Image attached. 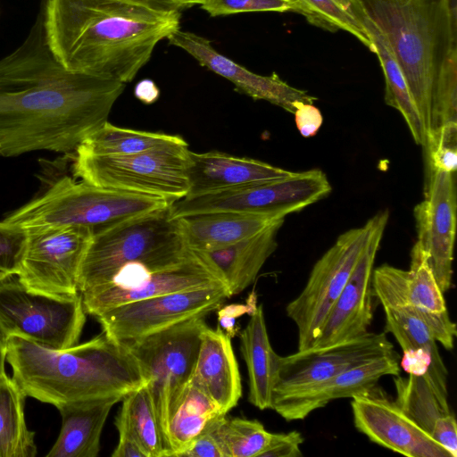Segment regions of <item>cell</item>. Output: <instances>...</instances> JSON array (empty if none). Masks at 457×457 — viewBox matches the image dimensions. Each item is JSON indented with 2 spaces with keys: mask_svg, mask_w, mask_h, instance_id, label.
I'll use <instances>...</instances> for the list:
<instances>
[{
  "mask_svg": "<svg viewBox=\"0 0 457 457\" xmlns=\"http://www.w3.org/2000/svg\"><path fill=\"white\" fill-rule=\"evenodd\" d=\"M125 87L62 66L47 44L42 6L24 41L0 59V156L71 154L107 121Z\"/></svg>",
  "mask_w": 457,
  "mask_h": 457,
  "instance_id": "1",
  "label": "cell"
},
{
  "mask_svg": "<svg viewBox=\"0 0 457 457\" xmlns=\"http://www.w3.org/2000/svg\"><path fill=\"white\" fill-rule=\"evenodd\" d=\"M43 12L47 44L62 66L125 84L180 21V12H157L125 0H46Z\"/></svg>",
  "mask_w": 457,
  "mask_h": 457,
  "instance_id": "2",
  "label": "cell"
},
{
  "mask_svg": "<svg viewBox=\"0 0 457 457\" xmlns=\"http://www.w3.org/2000/svg\"><path fill=\"white\" fill-rule=\"evenodd\" d=\"M12 378L26 396L62 404L123 398L147 384L127 348L103 332L85 343L54 350L21 336L6 339Z\"/></svg>",
  "mask_w": 457,
  "mask_h": 457,
  "instance_id": "3",
  "label": "cell"
},
{
  "mask_svg": "<svg viewBox=\"0 0 457 457\" xmlns=\"http://www.w3.org/2000/svg\"><path fill=\"white\" fill-rule=\"evenodd\" d=\"M381 33L406 80L427 132L436 88L457 81L453 0H350Z\"/></svg>",
  "mask_w": 457,
  "mask_h": 457,
  "instance_id": "4",
  "label": "cell"
},
{
  "mask_svg": "<svg viewBox=\"0 0 457 457\" xmlns=\"http://www.w3.org/2000/svg\"><path fill=\"white\" fill-rule=\"evenodd\" d=\"M172 203L162 197L96 187L64 174L48 180L44 190L4 220L24 229L87 227L95 234Z\"/></svg>",
  "mask_w": 457,
  "mask_h": 457,
  "instance_id": "5",
  "label": "cell"
},
{
  "mask_svg": "<svg viewBox=\"0 0 457 457\" xmlns=\"http://www.w3.org/2000/svg\"><path fill=\"white\" fill-rule=\"evenodd\" d=\"M189 250L170 205L128 220L93 234L78 274L79 293L102 285L126 264L170 266L182 261Z\"/></svg>",
  "mask_w": 457,
  "mask_h": 457,
  "instance_id": "6",
  "label": "cell"
},
{
  "mask_svg": "<svg viewBox=\"0 0 457 457\" xmlns=\"http://www.w3.org/2000/svg\"><path fill=\"white\" fill-rule=\"evenodd\" d=\"M204 317H194L121 343L147 380L146 388L165 443L170 420L191 381L201 334L207 326Z\"/></svg>",
  "mask_w": 457,
  "mask_h": 457,
  "instance_id": "7",
  "label": "cell"
},
{
  "mask_svg": "<svg viewBox=\"0 0 457 457\" xmlns=\"http://www.w3.org/2000/svg\"><path fill=\"white\" fill-rule=\"evenodd\" d=\"M188 145L126 155L72 152V177L91 185L176 201L188 192Z\"/></svg>",
  "mask_w": 457,
  "mask_h": 457,
  "instance_id": "8",
  "label": "cell"
},
{
  "mask_svg": "<svg viewBox=\"0 0 457 457\" xmlns=\"http://www.w3.org/2000/svg\"><path fill=\"white\" fill-rule=\"evenodd\" d=\"M86 322L81 295H54L26 287L12 275L0 282V328L41 346L62 350L78 344Z\"/></svg>",
  "mask_w": 457,
  "mask_h": 457,
  "instance_id": "9",
  "label": "cell"
},
{
  "mask_svg": "<svg viewBox=\"0 0 457 457\" xmlns=\"http://www.w3.org/2000/svg\"><path fill=\"white\" fill-rule=\"evenodd\" d=\"M215 284L227 285L206 253L190 249L182 261L170 266L126 264L107 281L80 295L86 313L96 318L131 302Z\"/></svg>",
  "mask_w": 457,
  "mask_h": 457,
  "instance_id": "10",
  "label": "cell"
},
{
  "mask_svg": "<svg viewBox=\"0 0 457 457\" xmlns=\"http://www.w3.org/2000/svg\"><path fill=\"white\" fill-rule=\"evenodd\" d=\"M327 175L319 169L289 177L195 197L185 196L170 205V215L182 218L216 212H240L284 218L315 204L331 192Z\"/></svg>",
  "mask_w": 457,
  "mask_h": 457,
  "instance_id": "11",
  "label": "cell"
},
{
  "mask_svg": "<svg viewBox=\"0 0 457 457\" xmlns=\"http://www.w3.org/2000/svg\"><path fill=\"white\" fill-rule=\"evenodd\" d=\"M369 226L341 234L316 262L301 293L286 307L297 328V350L312 346L364 247Z\"/></svg>",
  "mask_w": 457,
  "mask_h": 457,
  "instance_id": "12",
  "label": "cell"
},
{
  "mask_svg": "<svg viewBox=\"0 0 457 457\" xmlns=\"http://www.w3.org/2000/svg\"><path fill=\"white\" fill-rule=\"evenodd\" d=\"M17 277L29 289L54 295L79 294L78 274L93 231L87 227L27 228Z\"/></svg>",
  "mask_w": 457,
  "mask_h": 457,
  "instance_id": "13",
  "label": "cell"
},
{
  "mask_svg": "<svg viewBox=\"0 0 457 457\" xmlns=\"http://www.w3.org/2000/svg\"><path fill=\"white\" fill-rule=\"evenodd\" d=\"M231 297L225 284L181 290L131 302L96 317L103 333L124 343L197 316H206Z\"/></svg>",
  "mask_w": 457,
  "mask_h": 457,
  "instance_id": "14",
  "label": "cell"
},
{
  "mask_svg": "<svg viewBox=\"0 0 457 457\" xmlns=\"http://www.w3.org/2000/svg\"><path fill=\"white\" fill-rule=\"evenodd\" d=\"M388 218L389 212L383 210L367 220L369 229L362 252L311 348L331 346L369 332L373 320L372 272Z\"/></svg>",
  "mask_w": 457,
  "mask_h": 457,
  "instance_id": "15",
  "label": "cell"
},
{
  "mask_svg": "<svg viewBox=\"0 0 457 457\" xmlns=\"http://www.w3.org/2000/svg\"><path fill=\"white\" fill-rule=\"evenodd\" d=\"M395 352L384 332L367 334L324 348H309L278 357L273 397L327 381L341 372Z\"/></svg>",
  "mask_w": 457,
  "mask_h": 457,
  "instance_id": "16",
  "label": "cell"
},
{
  "mask_svg": "<svg viewBox=\"0 0 457 457\" xmlns=\"http://www.w3.org/2000/svg\"><path fill=\"white\" fill-rule=\"evenodd\" d=\"M456 205L455 172L429 170L425 198L413 210L416 242L426 252L444 294L451 288L453 280Z\"/></svg>",
  "mask_w": 457,
  "mask_h": 457,
  "instance_id": "17",
  "label": "cell"
},
{
  "mask_svg": "<svg viewBox=\"0 0 457 457\" xmlns=\"http://www.w3.org/2000/svg\"><path fill=\"white\" fill-rule=\"evenodd\" d=\"M353 424L371 442L408 457H452L395 401L375 386L351 398Z\"/></svg>",
  "mask_w": 457,
  "mask_h": 457,
  "instance_id": "18",
  "label": "cell"
},
{
  "mask_svg": "<svg viewBox=\"0 0 457 457\" xmlns=\"http://www.w3.org/2000/svg\"><path fill=\"white\" fill-rule=\"evenodd\" d=\"M428 262L426 252L415 242L409 270L399 269L384 283L378 302L382 307L410 304L445 350L453 348L456 324L451 320L445 300Z\"/></svg>",
  "mask_w": 457,
  "mask_h": 457,
  "instance_id": "19",
  "label": "cell"
},
{
  "mask_svg": "<svg viewBox=\"0 0 457 457\" xmlns=\"http://www.w3.org/2000/svg\"><path fill=\"white\" fill-rule=\"evenodd\" d=\"M202 66L232 82L242 93L255 100H264L294 113L302 103L314 104L315 96L306 91L291 87L277 74L263 76L254 73L221 54L204 37L178 29L167 37Z\"/></svg>",
  "mask_w": 457,
  "mask_h": 457,
  "instance_id": "20",
  "label": "cell"
},
{
  "mask_svg": "<svg viewBox=\"0 0 457 457\" xmlns=\"http://www.w3.org/2000/svg\"><path fill=\"white\" fill-rule=\"evenodd\" d=\"M400 359L395 351L350 368L322 383L295 393L275 396L272 407L287 421L302 420L333 400L352 398L376 386L384 376L400 375Z\"/></svg>",
  "mask_w": 457,
  "mask_h": 457,
  "instance_id": "21",
  "label": "cell"
},
{
  "mask_svg": "<svg viewBox=\"0 0 457 457\" xmlns=\"http://www.w3.org/2000/svg\"><path fill=\"white\" fill-rule=\"evenodd\" d=\"M188 192L195 197L289 177L294 171L225 153H189Z\"/></svg>",
  "mask_w": 457,
  "mask_h": 457,
  "instance_id": "22",
  "label": "cell"
},
{
  "mask_svg": "<svg viewBox=\"0 0 457 457\" xmlns=\"http://www.w3.org/2000/svg\"><path fill=\"white\" fill-rule=\"evenodd\" d=\"M191 383L204 391L227 414L242 396L241 376L231 338L219 326H206Z\"/></svg>",
  "mask_w": 457,
  "mask_h": 457,
  "instance_id": "23",
  "label": "cell"
},
{
  "mask_svg": "<svg viewBox=\"0 0 457 457\" xmlns=\"http://www.w3.org/2000/svg\"><path fill=\"white\" fill-rule=\"evenodd\" d=\"M179 220L186 245L194 251L210 253L256 235L285 219L249 212H216Z\"/></svg>",
  "mask_w": 457,
  "mask_h": 457,
  "instance_id": "24",
  "label": "cell"
},
{
  "mask_svg": "<svg viewBox=\"0 0 457 457\" xmlns=\"http://www.w3.org/2000/svg\"><path fill=\"white\" fill-rule=\"evenodd\" d=\"M121 400L112 397L57 406L62 417L61 431L46 456H97L105 420L112 406Z\"/></svg>",
  "mask_w": 457,
  "mask_h": 457,
  "instance_id": "25",
  "label": "cell"
},
{
  "mask_svg": "<svg viewBox=\"0 0 457 457\" xmlns=\"http://www.w3.org/2000/svg\"><path fill=\"white\" fill-rule=\"evenodd\" d=\"M250 316L239 335L240 350L248 370V400L263 411L272 407L279 355L270 345L262 305Z\"/></svg>",
  "mask_w": 457,
  "mask_h": 457,
  "instance_id": "26",
  "label": "cell"
},
{
  "mask_svg": "<svg viewBox=\"0 0 457 457\" xmlns=\"http://www.w3.org/2000/svg\"><path fill=\"white\" fill-rule=\"evenodd\" d=\"M285 220L229 246L206 253L220 272L231 296L255 280L266 261L278 247L277 236Z\"/></svg>",
  "mask_w": 457,
  "mask_h": 457,
  "instance_id": "27",
  "label": "cell"
},
{
  "mask_svg": "<svg viewBox=\"0 0 457 457\" xmlns=\"http://www.w3.org/2000/svg\"><path fill=\"white\" fill-rule=\"evenodd\" d=\"M350 1V0H349ZM352 9L370 36L385 79V103L396 109L407 124L414 142L426 145L427 130L411 95L404 76L389 46L375 25L350 1Z\"/></svg>",
  "mask_w": 457,
  "mask_h": 457,
  "instance_id": "28",
  "label": "cell"
},
{
  "mask_svg": "<svg viewBox=\"0 0 457 457\" xmlns=\"http://www.w3.org/2000/svg\"><path fill=\"white\" fill-rule=\"evenodd\" d=\"M220 415L217 404L190 382L167 428L168 457H179Z\"/></svg>",
  "mask_w": 457,
  "mask_h": 457,
  "instance_id": "29",
  "label": "cell"
},
{
  "mask_svg": "<svg viewBox=\"0 0 457 457\" xmlns=\"http://www.w3.org/2000/svg\"><path fill=\"white\" fill-rule=\"evenodd\" d=\"M26 395L14 380L4 372L0 376V457H34L35 432L24 418Z\"/></svg>",
  "mask_w": 457,
  "mask_h": 457,
  "instance_id": "30",
  "label": "cell"
},
{
  "mask_svg": "<svg viewBox=\"0 0 457 457\" xmlns=\"http://www.w3.org/2000/svg\"><path fill=\"white\" fill-rule=\"evenodd\" d=\"M185 144L187 143L177 135L123 129L106 121L85 137L73 152L93 155H126Z\"/></svg>",
  "mask_w": 457,
  "mask_h": 457,
  "instance_id": "31",
  "label": "cell"
},
{
  "mask_svg": "<svg viewBox=\"0 0 457 457\" xmlns=\"http://www.w3.org/2000/svg\"><path fill=\"white\" fill-rule=\"evenodd\" d=\"M121 401L115 425L127 428L148 457H168L166 443L146 385L129 392Z\"/></svg>",
  "mask_w": 457,
  "mask_h": 457,
  "instance_id": "32",
  "label": "cell"
},
{
  "mask_svg": "<svg viewBox=\"0 0 457 457\" xmlns=\"http://www.w3.org/2000/svg\"><path fill=\"white\" fill-rule=\"evenodd\" d=\"M209 428L225 457H261L271 433L257 420L219 416Z\"/></svg>",
  "mask_w": 457,
  "mask_h": 457,
  "instance_id": "33",
  "label": "cell"
},
{
  "mask_svg": "<svg viewBox=\"0 0 457 457\" xmlns=\"http://www.w3.org/2000/svg\"><path fill=\"white\" fill-rule=\"evenodd\" d=\"M395 402L424 430L431 434L435 424L451 413L448 403H443L422 377L395 376ZM431 436V435H430Z\"/></svg>",
  "mask_w": 457,
  "mask_h": 457,
  "instance_id": "34",
  "label": "cell"
},
{
  "mask_svg": "<svg viewBox=\"0 0 457 457\" xmlns=\"http://www.w3.org/2000/svg\"><path fill=\"white\" fill-rule=\"evenodd\" d=\"M293 1L296 4L295 12L310 23L331 31H346L373 52L370 36L355 16L349 0Z\"/></svg>",
  "mask_w": 457,
  "mask_h": 457,
  "instance_id": "35",
  "label": "cell"
},
{
  "mask_svg": "<svg viewBox=\"0 0 457 457\" xmlns=\"http://www.w3.org/2000/svg\"><path fill=\"white\" fill-rule=\"evenodd\" d=\"M428 170L455 172L457 169V122H448L427 133Z\"/></svg>",
  "mask_w": 457,
  "mask_h": 457,
  "instance_id": "36",
  "label": "cell"
},
{
  "mask_svg": "<svg viewBox=\"0 0 457 457\" xmlns=\"http://www.w3.org/2000/svg\"><path fill=\"white\" fill-rule=\"evenodd\" d=\"M27 238L26 229L0 221V282L19 273Z\"/></svg>",
  "mask_w": 457,
  "mask_h": 457,
  "instance_id": "37",
  "label": "cell"
},
{
  "mask_svg": "<svg viewBox=\"0 0 457 457\" xmlns=\"http://www.w3.org/2000/svg\"><path fill=\"white\" fill-rule=\"evenodd\" d=\"M198 4L213 17L250 12H284L296 10L293 0H201Z\"/></svg>",
  "mask_w": 457,
  "mask_h": 457,
  "instance_id": "38",
  "label": "cell"
},
{
  "mask_svg": "<svg viewBox=\"0 0 457 457\" xmlns=\"http://www.w3.org/2000/svg\"><path fill=\"white\" fill-rule=\"evenodd\" d=\"M303 437L298 431L271 433L270 442L261 457L302 456L301 445Z\"/></svg>",
  "mask_w": 457,
  "mask_h": 457,
  "instance_id": "39",
  "label": "cell"
},
{
  "mask_svg": "<svg viewBox=\"0 0 457 457\" xmlns=\"http://www.w3.org/2000/svg\"><path fill=\"white\" fill-rule=\"evenodd\" d=\"M256 308V296L253 293L248 296L245 304L231 303L223 306L217 312L220 327L225 330L228 337H234L239 332L236 320L246 313L251 315Z\"/></svg>",
  "mask_w": 457,
  "mask_h": 457,
  "instance_id": "40",
  "label": "cell"
},
{
  "mask_svg": "<svg viewBox=\"0 0 457 457\" xmlns=\"http://www.w3.org/2000/svg\"><path fill=\"white\" fill-rule=\"evenodd\" d=\"M430 435L452 457L457 456V425L452 412L436 421Z\"/></svg>",
  "mask_w": 457,
  "mask_h": 457,
  "instance_id": "41",
  "label": "cell"
},
{
  "mask_svg": "<svg viewBox=\"0 0 457 457\" xmlns=\"http://www.w3.org/2000/svg\"><path fill=\"white\" fill-rule=\"evenodd\" d=\"M293 114L297 129L304 137H313L323 122L320 111L313 104H298Z\"/></svg>",
  "mask_w": 457,
  "mask_h": 457,
  "instance_id": "42",
  "label": "cell"
},
{
  "mask_svg": "<svg viewBox=\"0 0 457 457\" xmlns=\"http://www.w3.org/2000/svg\"><path fill=\"white\" fill-rule=\"evenodd\" d=\"M179 457H225L209 426Z\"/></svg>",
  "mask_w": 457,
  "mask_h": 457,
  "instance_id": "43",
  "label": "cell"
},
{
  "mask_svg": "<svg viewBox=\"0 0 457 457\" xmlns=\"http://www.w3.org/2000/svg\"><path fill=\"white\" fill-rule=\"evenodd\" d=\"M119 443L112 453V457H148L134 436L124 427L116 426Z\"/></svg>",
  "mask_w": 457,
  "mask_h": 457,
  "instance_id": "44",
  "label": "cell"
},
{
  "mask_svg": "<svg viewBox=\"0 0 457 457\" xmlns=\"http://www.w3.org/2000/svg\"><path fill=\"white\" fill-rule=\"evenodd\" d=\"M129 3L142 6L148 10L162 12H180L187 8L184 0H125Z\"/></svg>",
  "mask_w": 457,
  "mask_h": 457,
  "instance_id": "45",
  "label": "cell"
},
{
  "mask_svg": "<svg viewBox=\"0 0 457 457\" xmlns=\"http://www.w3.org/2000/svg\"><path fill=\"white\" fill-rule=\"evenodd\" d=\"M135 96L141 102L150 104L158 99L160 90L153 80L146 79L137 84Z\"/></svg>",
  "mask_w": 457,
  "mask_h": 457,
  "instance_id": "46",
  "label": "cell"
},
{
  "mask_svg": "<svg viewBox=\"0 0 457 457\" xmlns=\"http://www.w3.org/2000/svg\"><path fill=\"white\" fill-rule=\"evenodd\" d=\"M6 339L7 337L0 328V376L4 371V362L6 360Z\"/></svg>",
  "mask_w": 457,
  "mask_h": 457,
  "instance_id": "47",
  "label": "cell"
},
{
  "mask_svg": "<svg viewBox=\"0 0 457 457\" xmlns=\"http://www.w3.org/2000/svg\"><path fill=\"white\" fill-rule=\"evenodd\" d=\"M201 0H184L187 8L198 4Z\"/></svg>",
  "mask_w": 457,
  "mask_h": 457,
  "instance_id": "48",
  "label": "cell"
}]
</instances>
